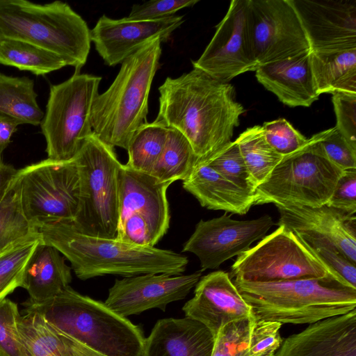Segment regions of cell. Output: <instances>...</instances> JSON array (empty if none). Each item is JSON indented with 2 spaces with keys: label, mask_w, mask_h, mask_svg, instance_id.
<instances>
[{
  "label": "cell",
  "mask_w": 356,
  "mask_h": 356,
  "mask_svg": "<svg viewBox=\"0 0 356 356\" xmlns=\"http://www.w3.org/2000/svg\"><path fill=\"white\" fill-rule=\"evenodd\" d=\"M159 91L155 120L186 138L197 156L196 165L207 163L232 141L245 112L236 100L232 85L196 68L177 78H166Z\"/></svg>",
  "instance_id": "1"
},
{
  "label": "cell",
  "mask_w": 356,
  "mask_h": 356,
  "mask_svg": "<svg viewBox=\"0 0 356 356\" xmlns=\"http://www.w3.org/2000/svg\"><path fill=\"white\" fill-rule=\"evenodd\" d=\"M24 305L52 326L68 356H141L145 338L138 326L70 286L46 301Z\"/></svg>",
  "instance_id": "2"
},
{
  "label": "cell",
  "mask_w": 356,
  "mask_h": 356,
  "mask_svg": "<svg viewBox=\"0 0 356 356\" xmlns=\"http://www.w3.org/2000/svg\"><path fill=\"white\" fill-rule=\"evenodd\" d=\"M44 243L56 248L71 264L76 277L86 280L105 275L131 277L143 274L181 275L187 257L154 247H136L115 238L88 236L72 222L39 226Z\"/></svg>",
  "instance_id": "3"
},
{
  "label": "cell",
  "mask_w": 356,
  "mask_h": 356,
  "mask_svg": "<svg viewBox=\"0 0 356 356\" xmlns=\"http://www.w3.org/2000/svg\"><path fill=\"white\" fill-rule=\"evenodd\" d=\"M162 42L156 38L124 60L112 84L95 99L92 131L108 145L127 150L135 133L147 122L149 95L160 65Z\"/></svg>",
  "instance_id": "4"
},
{
  "label": "cell",
  "mask_w": 356,
  "mask_h": 356,
  "mask_svg": "<svg viewBox=\"0 0 356 356\" xmlns=\"http://www.w3.org/2000/svg\"><path fill=\"white\" fill-rule=\"evenodd\" d=\"M233 282L259 320L310 325L356 309V289L327 279Z\"/></svg>",
  "instance_id": "5"
},
{
  "label": "cell",
  "mask_w": 356,
  "mask_h": 356,
  "mask_svg": "<svg viewBox=\"0 0 356 356\" xmlns=\"http://www.w3.org/2000/svg\"><path fill=\"white\" fill-rule=\"evenodd\" d=\"M19 40L49 51L79 72L90 49V30L67 3L0 0V40Z\"/></svg>",
  "instance_id": "6"
},
{
  "label": "cell",
  "mask_w": 356,
  "mask_h": 356,
  "mask_svg": "<svg viewBox=\"0 0 356 356\" xmlns=\"http://www.w3.org/2000/svg\"><path fill=\"white\" fill-rule=\"evenodd\" d=\"M343 170L325 154L316 134L302 148L285 156L268 178L257 186L254 205L276 207L326 204Z\"/></svg>",
  "instance_id": "7"
},
{
  "label": "cell",
  "mask_w": 356,
  "mask_h": 356,
  "mask_svg": "<svg viewBox=\"0 0 356 356\" xmlns=\"http://www.w3.org/2000/svg\"><path fill=\"white\" fill-rule=\"evenodd\" d=\"M74 160L79 176L80 200L73 226L88 236L115 238L119 222L118 172L122 163L113 147L92 132Z\"/></svg>",
  "instance_id": "8"
},
{
  "label": "cell",
  "mask_w": 356,
  "mask_h": 356,
  "mask_svg": "<svg viewBox=\"0 0 356 356\" xmlns=\"http://www.w3.org/2000/svg\"><path fill=\"white\" fill-rule=\"evenodd\" d=\"M101 80V76L75 72L64 82L51 86L40 123L47 159L73 160L92 134V109Z\"/></svg>",
  "instance_id": "9"
},
{
  "label": "cell",
  "mask_w": 356,
  "mask_h": 356,
  "mask_svg": "<svg viewBox=\"0 0 356 356\" xmlns=\"http://www.w3.org/2000/svg\"><path fill=\"white\" fill-rule=\"evenodd\" d=\"M229 275L241 282H270L316 278L339 284L302 240L284 225H279L256 245L237 256Z\"/></svg>",
  "instance_id": "10"
},
{
  "label": "cell",
  "mask_w": 356,
  "mask_h": 356,
  "mask_svg": "<svg viewBox=\"0 0 356 356\" xmlns=\"http://www.w3.org/2000/svg\"><path fill=\"white\" fill-rule=\"evenodd\" d=\"M23 211L36 228L73 222L79 211L80 185L74 160L47 159L18 170Z\"/></svg>",
  "instance_id": "11"
},
{
  "label": "cell",
  "mask_w": 356,
  "mask_h": 356,
  "mask_svg": "<svg viewBox=\"0 0 356 356\" xmlns=\"http://www.w3.org/2000/svg\"><path fill=\"white\" fill-rule=\"evenodd\" d=\"M248 26L258 66L310 51L291 0H248Z\"/></svg>",
  "instance_id": "12"
},
{
  "label": "cell",
  "mask_w": 356,
  "mask_h": 356,
  "mask_svg": "<svg viewBox=\"0 0 356 356\" xmlns=\"http://www.w3.org/2000/svg\"><path fill=\"white\" fill-rule=\"evenodd\" d=\"M248 0H232L226 15L193 68L220 81L258 67L252 56L248 26Z\"/></svg>",
  "instance_id": "13"
},
{
  "label": "cell",
  "mask_w": 356,
  "mask_h": 356,
  "mask_svg": "<svg viewBox=\"0 0 356 356\" xmlns=\"http://www.w3.org/2000/svg\"><path fill=\"white\" fill-rule=\"evenodd\" d=\"M273 224L268 215L253 220H237L225 213L208 220H201L184 243L182 252H189L197 257L202 272L215 269L249 249L254 241L263 238Z\"/></svg>",
  "instance_id": "14"
},
{
  "label": "cell",
  "mask_w": 356,
  "mask_h": 356,
  "mask_svg": "<svg viewBox=\"0 0 356 356\" xmlns=\"http://www.w3.org/2000/svg\"><path fill=\"white\" fill-rule=\"evenodd\" d=\"M198 270L188 275L143 274L116 279L104 304L123 317L159 308L165 311L172 302L184 299L202 277Z\"/></svg>",
  "instance_id": "15"
},
{
  "label": "cell",
  "mask_w": 356,
  "mask_h": 356,
  "mask_svg": "<svg viewBox=\"0 0 356 356\" xmlns=\"http://www.w3.org/2000/svg\"><path fill=\"white\" fill-rule=\"evenodd\" d=\"M278 225L296 233L309 245L334 248L356 264V216L327 204L277 207Z\"/></svg>",
  "instance_id": "16"
},
{
  "label": "cell",
  "mask_w": 356,
  "mask_h": 356,
  "mask_svg": "<svg viewBox=\"0 0 356 356\" xmlns=\"http://www.w3.org/2000/svg\"><path fill=\"white\" fill-rule=\"evenodd\" d=\"M310 51L356 48V0H291Z\"/></svg>",
  "instance_id": "17"
},
{
  "label": "cell",
  "mask_w": 356,
  "mask_h": 356,
  "mask_svg": "<svg viewBox=\"0 0 356 356\" xmlns=\"http://www.w3.org/2000/svg\"><path fill=\"white\" fill-rule=\"evenodd\" d=\"M183 22V16L175 15L152 21L113 19L103 15L90 30V39L104 63L115 66L156 38L167 41Z\"/></svg>",
  "instance_id": "18"
},
{
  "label": "cell",
  "mask_w": 356,
  "mask_h": 356,
  "mask_svg": "<svg viewBox=\"0 0 356 356\" xmlns=\"http://www.w3.org/2000/svg\"><path fill=\"white\" fill-rule=\"evenodd\" d=\"M182 310L186 317L204 325L214 338L225 325L254 316L229 275L221 270L201 277L194 296Z\"/></svg>",
  "instance_id": "19"
},
{
  "label": "cell",
  "mask_w": 356,
  "mask_h": 356,
  "mask_svg": "<svg viewBox=\"0 0 356 356\" xmlns=\"http://www.w3.org/2000/svg\"><path fill=\"white\" fill-rule=\"evenodd\" d=\"M170 185L122 164L118 172L119 222L131 214H139L159 241L169 227L166 191Z\"/></svg>",
  "instance_id": "20"
},
{
  "label": "cell",
  "mask_w": 356,
  "mask_h": 356,
  "mask_svg": "<svg viewBox=\"0 0 356 356\" xmlns=\"http://www.w3.org/2000/svg\"><path fill=\"white\" fill-rule=\"evenodd\" d=\"M275 356H356V309L289 336Z\"/></svg>",
  "instance_id": "21"
},
{
  "label": "cell",
  "mask_w": 356,
  "mask_h": 356,
  "mask_svg": "<svg viewBox=\"0 0 356 356\" xmlns=\"http://www.w3.org/2000/svg\"><path fill=\"white\" fill-rule=\"evenodd\" d=\"M309 53L259 65L255 70L256 78L283 104L309 107L320 96L315 88Z\"/></svg>",
  "instance_id": "22"
},
{
  "label": "cell",
  "mask_w": 356,
  "mask_h": 356,
  "mask_svg": "<svg viewBox=\"0 0 356 356\" xmlns=\"http://www.w3.org/2000/svg\"><path fill=\"white\" fill-rule=\"evenodd\" d=\"M215 338L188 317L159 320L145 339L141 356H211Z\"/></svg>",
  "instance_id": "23"
},
{
  "label": "cell",
  "mask_w": 356,
  "mask_h": 356,
  "mask_svg": "<svg viewBox=\"0 0 356 356\" xmlns=\"http://www.w3.org/2000/svg\"><path fill=\"white\" fill-rule=\"evenodd\" d=\"M182 185L208 209L243 215L254 206L253 193L232 183L207 163L196 165Z\"/></svg>",
  "instance_id": "24"
},
{
  "label": "cell",
  "mask_w": 356,
  "mask_h": 356,
  "mask_svg": "<svg viewBox=\"0 0 356 356\" xmlns=\"http://www.w3.org/2000/svg\"><path fill=\"white\" fill-rule=\"evenodd\" d=\"M72 281L71 267L54 246L40 242L25 268L22 286L30 302L39 303L56 296Z\"/></svg>",
  "instance_id": "25"
},
{
  "label": "cell",
  "mask_w": 356,
  "mask_h": 356,
  "mask_svg": "<svg viewBox=\"0 0 356 356\" xmlns=\"http://www.w3.org/2000/svg\"><path fill=\"white\" fill-rule=\"evenodd\" d=\"M317 93L356 94V48L310 51Z\"/></svg>",
  "instance_id": "26"
},
{
  "label": "cell",
  "mask_w": 356,
  "mask_h": 356,
  "mask_svg": "<svg viewBox=\"0 0 356 356\" xmlns=\"http://www.w3.org/2000/svg\"><path fill=\"white\" fill-rule=\"evenodd\" d=\"M34 81L28 76L0 73V112L21 124H40L44 113L37 102Z\"/></svg>",
  "instance_id": "27"
},
{
  "label": "cell",
  "mask_w": 356,
  "mask_h": 356,
  "mask_svg": "<svg viewBox=\"0 0 356 356\" xmlns=\"http://www.w3.org/2000/svg\"><path fill=\"white\" fill-rule=\"evenodd\" d=\"M17 329L25 356H68L55 330L39 313L25 310Z\"/></svg>",
  "instance_id": "28"
},
{
  "label": "cell",
  "mask_w": 356,
  "mask_h": 356,
  "mask_svg": "<svg viewBox=\"0 0 356 356\" xmlns=\"http://www.w3.org/2000/svg\"><path fill=\"white\" fill-rule=\"evenodd\" d=\"M252 182L255 188L263 184L283 159L266 142L261 126L248 128L236 139Z\"/></svg>",
  "instance_id": "29"
},
{
  "label": "cell",
  "mask_w": 356,
  "mask_h": 356,
  "mask_svg": "<svg viewBox=\"0 0 356 356\" xmlns=\"http://www.w3.org/2000/svg\"><path fill=\"white\" fill-rule=\"evenodd\" d=\"M0 64L44 75L67 66L59 56L31 44L10 39L0 40Z\"/></svg>",
  "instance_id": "30"
},
{
  "label": "cell",
  "mask_w": 356,
  "mask_h": 356,
  "mask_svg": "<svg viewBox=\"0 0 356 356\" xmlns=\"http://www.w3.org/2000/svg\"><path fill=\"white\" fill-rule=\"evenodd\" d=\"M197 161V156L186 138L178 130L168 128L163 151L151 175L161 182L172 184L184 180Z\"/></svg>",
  "instance_id": "31"
},
{
  "label": "cell",
  "mask_w": 356,
  "mask_h": 356,
  "mask_svg": "<svg viewBox=\"0 0 356 356\" xmlns=\"http://www.w3.org/2000/svg\"><path fill=\"white\" fill-rule=\"evenodd\" d=\"M168 132V128L156 120L143 125L129 144L126 165L151 175L163 151Z\"/></svg>",
  "instance_id": "32"
},
{
  "label": "cell",
  "mask_w": 356,
  "mask_h": 356,
  "mask_svg": "<svg viewBox=\"0 0 356 356\" xmlns=\"http://www.w3.org/2000/svg\"><path fill=\"white\" fill-rule=\"evenodd\" d=\"M38 232L23 211L16 175L0 203V252Z\"/></svg>",
  "instance_id": "33"
},
{
  "label": "cell",
  "mask_w": 356,
  "mask_h": 356,
  "mask_svg": "<svg viewBox=\"0 0 356 356\" xmlns=\"http://www.w3.org/2000/svg\"><path fill=\"white\" fill-rule=\"evenodd\" d=\"M42 241L38 232L0 252V300L22 286L26 264Z\"/></svg>",
  "instance_id": "34"
},
{
  "label": "cell",
  "mask_w": 356,
  "mask_h": 356,
  "mask_svg": "<svg viewBox=\"0 0 356 356\" xmlns=\"http://www.w3.org/2000/svg\"><path fill=\"white\" fill-rule=\"evenodd\" d=\"M256 318L229 323L215 337L211 356H254L251 351V337Z\"/></svg>",
  "instance_id": "35"
},
{
  "label": "cell",
  "mask_w": 356,
  "mask_h": 356,
  "mask_svg": "<svg viewBox=\"0 0 356 356\" xmlns=\"http://www.w3.org/2000/svg\"><path fill=\"white\" fill-rule=\"evenodd\" d=\"M205 163L237 186L254 193L256 188L235 141L227 144Z\"/></svg>",
  "instance_id": "36"
},
{
  "label": "cell",
  "mask_w": 356,
  "mask_h": 356,
  "mask_svg": "<svg viewBox=\"0 0 356 356\" xmlns=\"http://www.w3.org/2000/svg\"><path fill=\"white\" fill-rule=\"evenodd\" d=\"M261 127L268 144L283 156L298 151L308 142V138L282 118L266 122Z\"/></svg>",
  "instance_id": "37"
},
{
  "label": "cell",
  "mask_w": 356,
  "mask_h": 356,
  "mask_svg": "<svg viewBox=\"0 0 356 356\" xmlns=\"http://www.w3.org/2000/svg\"><path fill=\"white\" fill-rule=\"evenodd\" d=\"M304 243L340 284L356 289V264L334 248Z\"/></svg>",
  "instance_id": "38"
},
{
  "label": "cell",
  "mask_w": 356,
  "mask_h": 356,
  "mask_svg": "<svg viewBox=\"0 0 356 356\" xmlns=\"http://www.w3.org/2000/svg\"><path fill=\"white\" fill-rule=\"evenodd\" d=\"M19 316L15 302L0 300V356H25L17 329Z\"/></svg>",
  "instance_id": "39"
},
{
  "label": "cell",
  "mask_w": 356,
  "mask_h": 356,
  "mask_svg": "<svg viewBox=\"0 0 356 356\" xmlns=\"http://www.w3.org/2000/svg\"><path fill=\"white\" fill-rule=\"evenodd\" d=\"M319 143L327 158L342 170L356 169V147L334 127L318 133Z\"/></svg>",
  "instance_id": "40"
},
{
  "label": "cell",
  "mask_w": 356,
  "mask_h": 356,
  "mask_svg": "<svg viewBox=\"0 0 356 356\" xmlns=\"http://www.w3.org/2000/svg\"><path fill=\"white\" fill-rule=\"evenodd\" d=\"M282 325L256 318L250 343L254 356H275L283 341L280 332Z\"/></svg>",
  "instance_id": "41"
},
{
  "label": "cell",
  "mask_w": 356,
  "mask_h": 356,
  "mask_svg": "<svg viewBox=\"0 0 356 356\" xmlns=\"http://www.w3.org/2000/svg\"><path fill=\"white\" fill-rule=\"evenodd\" d=\"M199 0H152L142 4L133 5L129 15L126 17L131 21H152L161 19L174 14L182 8L191 7Z\"/></svg>",
  "instance_id": "42"
},
{
  "label": "cell",
  "mask_w": 356,
  "mask_h": 356,
  "mask_svg": "<svg viewBox=\"0 0 356 356\" xmlns=\"http://www.w3.org/2000/svg\"><path fill=\"white\" fill-rule=\"evenodd\" d=\"M115 239L136 247H154L158 242L145 218L136 213L119 222Z\"/></svg>",
  "instance_id": "43"
},
{
  "label": "cell",
  "mask_w": 356,
  "mask_h": 356,
  "mask_svg": "<svg viewBox=\"0 0 356 356\" xmlns=\"http://www.w3.org/2000/svg\"><path fill=\"white\" fill-rule=\"evenodd\" d=\"M337 119L336 128L356 147V94L337 92L332 98Z\"/></svg>",
  "instance_id": "44"
},
{
  "label": "cell",
  "mask_w": 356,
  "mask_h": 356,
  "mask_svg": "<svg viewBox=\"0 0 356 356\" xmlns=\"http://www.w3.org/2000/svg\"><path fill=\"white\" fill-rule=\"evenodd\" d=\"M326 204L349 214L356 213V169L343 171Z\"/></svg>",
  "instance_id": "45"
},
{
  "label": "cell",
  "mask_w": 356,
  "mask_h": 356,
  "mask_svg": "<svg viewBox=\"0 0 356 356\" xmlns=\"http://www.w3.org/2000/svg\"><path fill=\"white\" fill-rule=\"evenodd\" d=\"M19 124L15 119L0 112V154L10 143V138Z\"/></svg>",
  "instance_id": "46"
},
{
  "label": "cell",
  "mask_w": 356,
  "mask_h": 356,
  "mask_svg": "<svg viewBox=\"0 0 356 356\" xmlns=\"http://www.w3.org/2000/svg\"><path fill=\"white\" fill-rule=\"evenodd\" d=\"M18 170L12 165L0 161V203L4 197L12 181L17 175Z\"/></svg>",
  "instance_id": "47"
}]
</instances>
